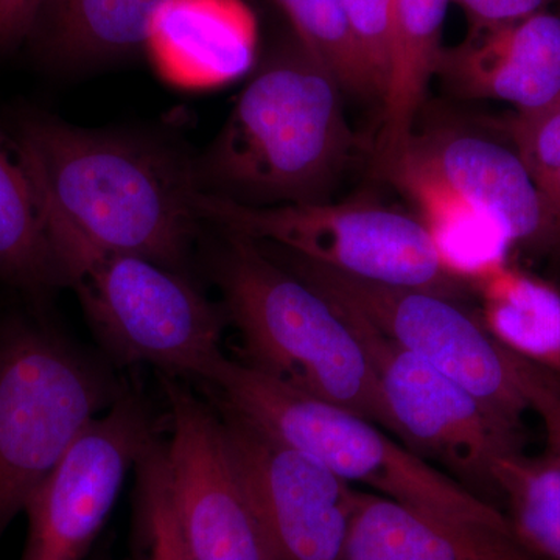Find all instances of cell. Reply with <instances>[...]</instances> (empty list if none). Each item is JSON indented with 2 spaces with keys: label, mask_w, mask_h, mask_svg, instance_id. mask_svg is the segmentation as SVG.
<instances>
[{
  "label": "cell",
  "mask_w": 560,
  "mask_h": 560,
  "mask_svg": "<svg viewBox=\"0 0 560 560\" xmlns=\"http://www.w3.org/2000/svg\"><path fill=\"white\" fill-rule=\"evenodd\" d=\"M14 153L44 220L97 248L183 271L201 220L194 164L147 139L47 116L22 121Z\"/></svg>",
  "instance_id": "cell-1"
},
{
  "label": "cell",
  "mask_w": 560,
  "mask_h": 560,
  "mask_svg": "<svg viewBox=\"0 0 560 560\" xmlns=\"http://www.w3.org/2000/svg\"><path fill=\"white\" fill-rule=\"evenodd\" d=\"M135 470L138 560H195L173 504L164 442H151Z\"/></svg>",
  "instance_id": "cell-24"
},
{
  "label": "cell",
  "mask_w": 560,
  "mask_h": 560,
  "mask_svg": "<svg viewBox=\"0 0 560 560\" xmlns=\"http://www.w3.org/2000/svg\"><path fill=\"white\" fill-rule=\"evenodd\" d=\"M201 220L270 243L352 278L430 291L458 301L466 283L442 267L418 217L374 201L245 206L197 190Z\"/></svg>",
  "instance_id": "cell-8"
},
{
  "label": "cell",
  "mask_w": 560,
  "mask_h": 560,
  "mask_svg": "<svg viewBox=\"0 0 560 560\" xmlns=\"http://www.w3.org/2000/svg\"><path fill=\"white\" fill-rule=\"evenodd\" d=\"M341 560H541L511 534L359 493Z\"/></svg>",
  "instance_id": "cell-16"
},
{
  "label": "cell",
  "mask_w": 560,
  "mask_h": 560,
  "mask_svg": "<svg viewBox=\"0 0 560 560\" xmlns=\"http://www.w3.org/2000/svg\"><path fill=\"white\" fill-rule=\"evenodd\" d=\"M121 389L44 324L0 323V537L92 419Z\"/></svg>",
  "instance_id": "cell-6"
},
{
  "label": "cell",
  "mask_w": 560,
  "mask_h": 560,
  "mask_svg": "<svg viewBox=\"0 0 560 560\" xmlns=\"http://www.w3.org/2000/svg\"><path fill=\"white\" fill-rule=\"evenodd\" d=\"M259 27L245 0H162L143 49L165 83L210 91L253 69Z\"/></svg>",
  "instance_id": "cell-15"
},
{
  "label": "cell",
  "mask_w": 560,
  "mask_h": 560,
  "mask_svg": "<svg viewBox=\"0 0 560 560\" xmlns=\"http://www.w3.org/2000/svg\"><path fill=\"white\" fill-rule=\"evenodd\" d=\"M158 440L147 405L121 390L92 419L32 493L21 560H84L113 511L128 471Z\"/></svg>",
  "instance_id": "cell-10"
},
{
  "label": "cell",
  "mask_w": 560,
  "mask_h": 560,
  "mask_svg": "<svg viewBox=\"0 0 560 560\" xmlns=\"http://www.w3.org/2000/svg\"><path fill=\"white\" fill-rule=\"evenodd\" d=\"M228 235L213 254L212 276L241 334V361L393 431L371 361L345 316L259 243Z\"/></svg>",
  "instance_id": "cell-3"
},
{
  "label": "cell",
  "mask_w": 560,
  "mask_h": 560,
  "mask_svg": "<svg viewBox=\"0 0 560 560\" xmlns=\"http://www.w3.org/2000/svg\"><path fill=\"white\" fill-rule=\"evenodd\" d=\"M407 156L438 173L488 213L514 248L559 245V224L514 149L469 132L438 130L415 136Z\"/></svg>",
  "instance_id": "cell-13"
},
{
  "label": "cell",
  "mask_w": 560,
  "mask_h": 560,
  "mask_svg": "<svg viewBox=\"0 0 560 560\" xmlns=\"http://www.w3.org/2000/svg\"><path fill=\"white\" fill-rule=\"evenodd\" d=\"M529 410L539 415L552 459L560 466V385L558 378L534 366L526 378Z\"/></svg>",
  "instance_id": "cell-27"
},
{
  "label": "cell",
  "mask_w": 560,
  "mask_h": 560,
  "mask_svg": "<svg viewBox=\"0 0 560 560\" xmlns=\"http://www.w3.org/2000/svg\"><path fill=\"white\" fill-rule=\"evenodd\" d=\"M0 282L27 293L66 285L35 190L0 132Z\"/></svg>",
  "instance_id": "cell-21"
},
{
  "label": "cell",
  "mask_w": 560,
  "mask_h": 560,
  "mask_svg": "<svg viewBox=\"0 0 560 560\" xmlns=\"http://www.w3.org/2000/svg\"><path fill=\"white\" fill-rule=\"evenodd\" d=\"M471 289L480 296V318L490 335L518 359L560 378V291L511 261Z\"/></svg>",
  "instance_id": "cell-19"
},
{
  "label": "cell",
  "mask_w": 560,
  "mask_h": 560,
  "mask_svg": "<svg viewBox=\"0 0 560 560\" xmlns=\"http://www.w3.org/2000/svg\"><path fill=\"white\" fill-rule=\"evenodd\" d=\"M460 94L511 103L517 113L560 101V16L541 11L492 28H470L436 66Z\"/></svg>",
  "instance_id": "cell-14"
},
{
  "label": "cell",
  "mask_w": 560,
  "mask_h": 560,
  "mask_svg": "<svg viewBox=\"0 0 560 560\" xmlns=\"http://www.w3.org/2000/svg\"><path fill=\"white\" fill-rule=\"evenodd\" d=\"M275 560H341L360 490L213 404Z\"/></svg>",
  "instance_id": "cell-12"
},
{
  "label": "cell",
  "mask_w": 560,
  "mask_h": 560,
  "mask_svg": "<svg viewBox=\"0 0 560 560\" xmlns=\"http://www.w3.org/2000/svg\"><path fill=\"white\" fill-rule=\"evenodd\" d=\"M466 13L470 28L512 24L547 11L556 0H452Z\"/></svg>",
  "instance_id": "cell-28"
},
{
  "label": "cell",
  "mask_w": 560,
  "mask_h": 560,
  "mask_svg": "<svg viewBox=\"0 0 560 560\" xmlns=\"http://www.w3.org/2000/svg\"><path fill=\"white\" fill-rule=\"evenodd\" d=\"M353 39L377 84L381 101L388 81L390 36L397 0H342Z\"/></svg>",
  "instance_id": "cell-26"
},
{
  "label": "cell",
  "mask_w": 560,
  "mask_h": 560,
  "mask_svg": "<svg viewBox=\"0 0 560 560\" xmlns=\"http://www.w3.org/2000/svg\"><path fill=\"white\" fill-rule=\"evenodd\" d=\"M36 18L35 0H0V47L32 35Z\"/></svg>",
  "instance_id": "cell-29"
},
{
  "label": "cell",
  "mask_w": 560,
  "mask_h": 560,
  "mask_svg": "<svg viewBox=\"0 0 560 560\" xmlns=\"http://www.w3.org/2000/svg\"><path fill=\"white\" fill-rule=\"evenodd\" d=\"M331 304L371 361L393 433L419 456L441 460L467 489H495L493 464L515 452L514 431L447 375L401 349L357 313Z\"/></svg>",
  "instance_id": "cell-9"
},
{
  "label": "cell",
  "mask_w": 560,
  "mask_h": 560,
  "mask_svg": "<svg viewBox=\"0 0 560 560\" xmlns=\"http://www.w3.org/2000/svg\"><path fill=\"white\" fill-rule=\"evenodd\" d=\"M162 389L168 486L195 560H275L215 407L175 375L162 378Z\"/></svg>",
  "instance_id": "cell-11"
},
{
  "label": "cell",
  "mask_w": 560,
  "mask_h": 560,
  "mask_svg": "<svg viewBox=\"0 0 560 560\" xmlns=\"http://www.w3.org/2000/svg\"><path fill=\"white\" fill-rule=\"evenodd\" d=\"M514 150L560 228V101L508 121Z\"/></svg>",
  "instance_id": "cell-25"
},
{
  "label": "cell",
  "mask_w": 560,
  "mask_h": 560,
  "mask_svg": "<svg viewBox=\"0 0 560 560\" xmlns=\"http://www.w3.org/2000/svg\"><path fill=\"white\" fill-rule=\"evenodd\" d=\"M205 385L213 404L307 453L349 485L370 486L386 499L430 514L515 536L503 512L357 412L291 389L228 357Z\"/></svg>",
  "instance_id": "cell-4"
},
{
  "label": "cell",
  "mask_w": 560,
  "mask_h": 560,
  "mask_svg": "<svg viewBox=\"0 0 560 560\" xmlns=\"http://www.w3.org/2000/svg\"><path fill=\"white\" fill-rule=\"evenodd\" d=\"M35 2H36V7H38V14H39L40 9H43L44 3H46L47 0H35ZM36 20H38V18H36Z\"/></svg>",
  "instance_id": "cell-30"
},
{
  "label": "cell",
  "mask_w": 560,
  "mask_h": 560,
  "mask_svg": "<svg viewBox=\"0 0 560 560\" xmlns=\"http://www.w3.org/2000/svg\"><path fill=\"white\" fill-rule=\"evenodd\" d=\"M66 285L75 290L103 348L121 364H151L206 382L221 352L226 313L184 276L136 254L91 245L44 220Z\"/></svg>",
  "instance_id": "cell-5"
},
{
  "label": "cell",
  "mask_w": 560,
  "mask_h": 560,
  "mask_svg": "<svg viewBox=\"0 0 560 560\" xmlns=\"http://www.w3.org/2000/svg\"><path fill=\"white\" fill-rule=\"evenodd\" d=\"M493 486L510 504L515 537L541 560H560V466L517 451L493 464Z\"/></svg>",
  "instance_id": "cell-22"
},
{
  "label": "cell",
  "mask_w": 560,
  "mask_h": 560,
  "mask_svg": "<svg viewBox=\"0 0 560 560\" xmlns=\"http://www.w3.org/2000/svg\"><path fill=\"white\" fill-rule=\"evenodd\" d=\"M342 94L296 36L282 44L194 164L198 190L245 206L326 201L355 143Z\"/></svg>",
  "instance_id": "cell-2"
},
{
  "label": "cell",
  "mask_w": 560,
  "mask_h": 560,
  "mask_svg": "<svg viewBox=\"0 0 560 560\" xmlns=\"http://www.w3.org/2000/svg\"><path fill=\"white\" fill-rule=\"evenodd\" d=\"M162 0H47L32 35L61 65H86L143 47Z\"/></svg>",
  "instance_id": "cell-20"
},
{
  "label": "cell",
  "mask_w": 560,
  "mask_h": 560,
  "mask_svg": "<svg viewBox=\"0 0 560 560\" xmlns=\"http://www.w3.org/2000/svg\"><path fill=\"white\" fill-rule=\"evenodd\" d=\"M451 2L397 0L377 142V165L385 176L407 156L415 139L416 117L444 49L442 27Z\"/></svg>",
  "instance_id": "cell-18"
},
{
  "label": "cell",
  "mask_w": 560,
  "mask_h": 560,
  "mask_svg": "<svg viewBox=\"0 0 560 560\" xmlns=\"http://www.w3.org/2000/svg\"><path fill=\"white\" fill-rule=\"evenodd\" d=\"M261 249L327 300L349 308L401 349L458 383L506 429L529 410L526 378L534 364L503 348L480 316L430 291L385 285L342 275L290 250Z\"/></svg>",
  "instance_id": "cell-7"
},
{
  "label": "cell",
  "mask_w": 560,
  "mask_h": 560,
  "mask_svg": "<svg viewBox=\"0 0 560 560\" xmlns=\"http://www.w3.org/2000/svg\"><path fill=\"white\" fill-rule=\"evenodd\" d=\"M294 36L340 83L345 94L381 98L353 39L342 0H276Z\"/></svg>",
  "instance_id": "cell-23"
},
{
  "label": "cell",
  "mask_w": 560,
  "mask_h": 560,
  "mask_svg": "<svg viewBox=\"0 0 560 560\" xmlns=\"http://www.w3.org/2000/svg\"><path fill=\"white\" fill-rule=\"evenodd\" d=\"M386 178L415 202L418 219L452 278L471 287L510 261L514 245L506 232L427 165L405 156Z\"/></svg>",
  "instance_id": "cell-17"
}]
</instances>
